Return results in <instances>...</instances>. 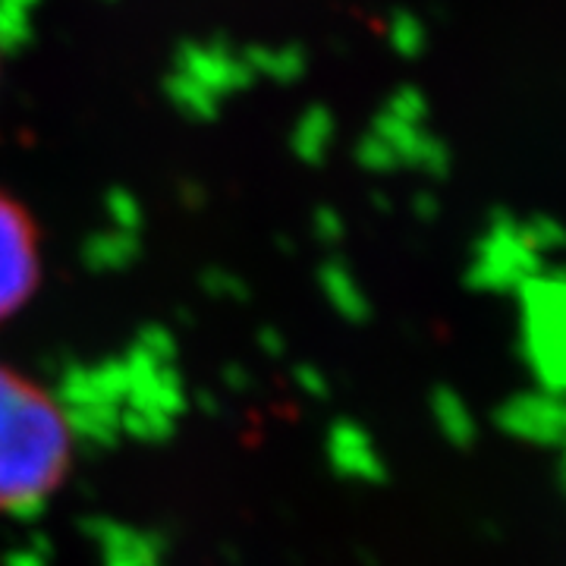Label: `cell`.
Instances as JSON below:
<instances>
[{
  "mask_svg": "<svg viewBox=\"0 0 566 566\" xmlns=\"http://www.w3.org/2000/svg\"><path fill=\"white\" fill-rule=\"evenodd\" d=\"M66 434L54 406L29 381L0 371V506L41 497L61 475Z\"/></svg>",
  "mask_w": 566,
  "mask_h": 566,
  "instance_id": "6da1fadb",
  "label": "cell"
},
{
  "mask_svg": "<svg viewBox=\"0 0 566 566\" xmlns=\"http://www.w3.org/2000/svg\"><path fill=\"white\" fill-rule=\"evenodd\" d=\"M39 281V233L29 211L0 192V318L25 303Z\"/></svg>",
  "mask_w": 566,
  "mask_h": 566,
  "instance_id": "7a4b0ae2",
  "label": "cell"
}]
</instances>
